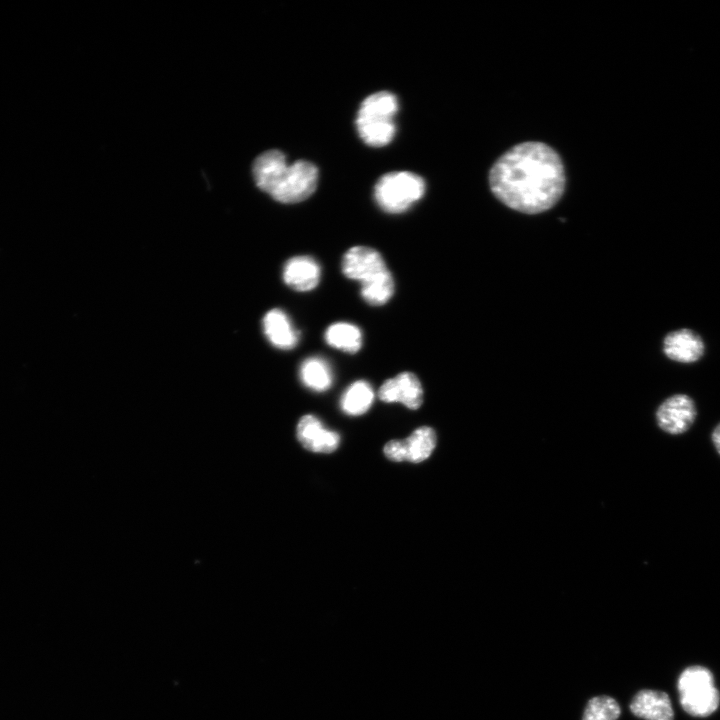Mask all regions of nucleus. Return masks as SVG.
I'll return each mask as SVG.
<instances>
[{
  "label": "nucleus",
  "instance_id": "obj_1",
  "mask_svg": "<svg viewBox=\"0 0 720 720\" xmlns=\"http://www.w3.org/2000/svg\"><path fill=\"white\" fill-rule=\"evenodd\" d=\"M494 196L509 208L537 214L553 207L566 184L563 162L549 145L529 141L504 152L489 171Z\"/></svg>",
  "mask_w": 720,
  "mask_h": 720
},
{
  "label": "nucleus",
  "instance_id": "obj_2",
  "mask_svg": "<svg viewBox=\"0 0 720 720\" xmlns=\"http://www.w3.org/2000/svg\"><path fill=\"white\" fill-rule=\"evenodd\" d=\"M253 176L258 188L286 204L306 200L318 183V170L314 164L305 160L288 164L279 150L259 155L253 164Z\"/></svg>",
  "mask_w": 720,
  "mask_h": 720
},
{
  "label": "nucleus",
  "instance_id": "obj_3",
  "mask_svg": "<svg viewBox=\"0 0 720 720\" xmlns=\"http://www.w3.org/2000/svg\"><path fill=\"white\" fill-rule=\"evenodd\" d=\"M398 110L397 97L391 92L380 91L366 97L355 120L360 138L374 147L389 144L396 132L394 116Z\"/></svg>",
  "mask_w": 720,
  "mask_h": 720
},
{
  "label": "nucleus",
  "instance_id": "obj_4",
  "mask_svg": "<svg viewBox=\"0 0 720 720\" xmlns=\"http://www.w3.org/2000/svg\"><path fill=\"white\" fill-rule=\"evenodd\" d=\"M682 708L694 717H707L719 706L720 694L710 670L703 666H690L677 682Z\"/></svg>",
  "mask_w": 720,
  "mask_h": 720
},
{
  "label": "nucleus",
  "instance_id": "obj_5",
  "mask_svg": "<svg viewBox=\"0 0 720 720\" xmlns=\"http://www.w3.org/2000/svg\"><path fill=\"white\" fill-rule=\"evenodd\" d=\"M425 182L417 174L408 171L390 172L377 181L374 197L385 212L399 214L408 210L422 198Z\"/></svg>",
  "mask_w": 720,
  "mask_h": 720
},
{
  "label": "nucleus",
  "instance_id": "obj_6",
  "mask_svg": "<svg viewBox=\"0 0 720 720\" xmlns=\"http://www.w3.org/2000/svg\"><path fill=\"white\" fill-rule=\"evenodd\" d=\"M696 415L694 400L687 394L678 393L668 397L659 405L656 421L664 432L679 435L692 426Z\"/></svg>",
  "mask_w": 720,
  "mask_h": 720
},
{
  "label": "nucleus",
  "instance_id": "obj_7",
  "mask_svg": "<svg viewBox=\"0 0 720 720\" xmlns=\"http://www.w3.org/2000/svg\"><path fill=\"white\" fill-rule=\"evenodd\" d=\"M435 431L422 426L404 440H391L384 446L385 456L396 462L419 463L426 460L436 446Z\"/></svg>",
  "mask_w": 720,
  "mask_h": 720
},
{
  "label": "nucleus",
  "instance_id": "obj_8",
  "mask_svg": "<svg viewBox=\"0 0 720 720\" xmlns=\"http://www.w3.org/2000/svg\"><path fill=\"white\" fill-rule=\"evenodd\" d=\"M664 355L677 363L692 364L699 361L705 353L702 337L690 328H680L669 332L663 339Z\"/></svg>",
  "mask_w": 720,
  "mask_h": 720
},
{
  "label": "nucleus",
  "instance_id": "obj_9",
  "mask_svg": "<svg viewBox=\"0 0 720 720\" xmlns=\"http://www.w3.org/2000/svg\"><path fill=\"white\" fill-rule=\"evenodd\" d=\"M341 267L347 278L360 283L387 270L381 254L366 246L351 247L344 254Z\"/></svg>",
  "mask_w": 720,
  "mask_h": 720
},
{
  "label": "nucleus",
  "instance_id": "obj_10",
  "mask_svg": "<svg viewBox=\"0 0 720 720\" xmlns=\"http://www.w3.org/2000/svg\"><path fill=\"white\" fill-rule=\"evenodd\" d=\"M378 397L387 403L400 402L410 409H418L423 402V389L415 374L402 372L381 385Z\"/></svg>",
  "mask_w": 720,
  "mask_h": 720
},
{
  "label": "nucleus",
  "instance_id": "obj_11",
  "mask_svg": "<svg viewBox=\"0 0 720 720\" xmlns=\"http://www.w3.org/2000/svg\"><path fill=\"white\" fill-rule=\"evenodd\" d=\"M297 438L302 446L315 453H331L339 445V435L325 429L314 415H304L297 425Z\"/></svg>",
  "mask_w": 720,
  "mask_h": 720
},
{
  "label": "nucleus",
  "instance_id": "obj_12",
  "mask_svg": "<svg viewBox=\"0 0 720 720\" xmlns=\"http://www.w3.org/2000/svg\"><path fill=\"white\" fill-rule=\"evenodd\" d=\"M282 276L290 288L299 292H307L319 284L321 269L314 258L295 256L285 263Z\"/></svg>",
  "mask_w": 720,
  "mask_h": 720
},
{
  "label": "nucleus",
  "instance_id": "obj_13",
  "mask_svg": "<svg viewBox=\"0 0 720 720\" xmlns=\"http://www.w3.org/2000/svg\"><path fill=\"white\" fill-rule=\"evenodd\" d=\"M631 712L644 720H673L674 712L669 696L661 691L644 689L630 703Z\"/></svg>",
  "mask_w": 720,
  "mask_h": 720
},
{
  "label": "nucleus",
  "instance_id": "obj_14",
  "mask_svg": "<svg viewBox=\"0 0 720 720\" xmlns=\"http://www.w3.org/2000/svg\"><path fill=\"white\" fill-rule=\"evenodd\" d=\"M263 330L268 341L281 350L293 349L300 336L287 314L280 309H272L265 314Z\"/></svg>",
  "mask_w": 720,
  "mask_h": 720
},
{
  "label": "nucleus",
  "instance_id": "obj_15",
  "mask_svg": "<svg viewBox=\"0 0 720 720\" xmlns=\"http://www.w3.org/2000/svg\"><path fill=\"white\" fill-rule=\"evenodd\" d=\"M299 377L302 383L311 390L323 392L333 382V372L329 363L317 356L305 359L300 365Z\"/></svg>",
  "mask_w": 720,
  "mask_h": 720
},
{
  "label": "nucleus",
  "instance_id": "obj_16",
  "mask_svg": "<svg viewBox=\"0 0 720 720\" xmlns=\"http://www.w3.org/2000/svg\"><path fill=\"white\" fill-rule=\"evenodd\" d=\"M325 341L331 347L356 353L362 346L361 330L348 322H336L330 325L324 334Z\"/></svg>",
  "mask_w": 720,
  "mask_h": 720
},
{
  "label": "nucleus",
  "instance_id": "obj_17",
  "mask_svg": "<svg viewBox=\"0 0 720 720\" xmlns=\"http://www.w3.org/2000/svg\"><path fill=\"white\" fill-rule=\"evenodd\" d=\"M373 399L374 392L371 385L364 380H358L353 382L342 394L340 407L344 413L358 416L370 408Z\"/></svg>",
  "mask_w": 720,
  "mask_h": 720
},
{
  "label": "nucleus",
  "instance_id": "obj_18",
  "mask_svg": "<svg viewBox=\"0 0 720 720\" xmlns=\"http://www.w3.org/2000/svg\"><path fill=\"white\" fill-rule=\"evenodd\" d=\"M360 284L361 296L370 305H383L394 293V280L388 269Z\"/></svg>",
  "mask_w": 720,
  "mask_h": 720
},
{
  "label": "nucleus",
  "instance_id": "obj_19",
  "mask_svg": "<svg viewBox=\"0 0 720 720\" xmlns=\"http://www.w3.org/2000/svg\"><path fill=\"white\" fill-rule=\"evenodd\" d=\"M620 714L621 709L615 699L596 696L588 701L582 720H617Z\"/></svg>",
  "mask_w": 720,
  "mask_h": 720
},
{
  "label": "nucleus",
  "instance_id": "obj_20",
  "mask_svg": "<svg viewBox=\"0 0 720 720\" xmlns=\"http://www.w3.org/2000/svg\"><path fill=\"white\" fill-rule=\"evenodd\" d=\"M711 437L713 445L720 455V423L714 428Z\"/></svg>",
  "mask_w": 720,
  "mask_h": 720
}]
</instances>
